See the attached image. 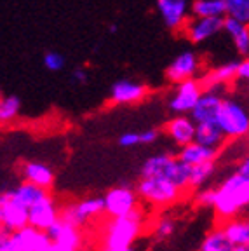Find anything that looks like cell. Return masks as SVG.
<instances>
[{
  "instance_id": "6da1fadb",
  "label": "cell",
  "mask_w": 249,
  "mask_h": 251,
  "mask_svg": "<svg viewBox=\"0 0 249 251\" xmlns=\"http://www.w3.org/2000/svg\"><path fill=\"white\" fill-rule=\"evenodd\" d=\"M249 204V176L230 175L218 190H214L213 208L222 220L239 216Z\"/></svg>"
},
{
  "instance_id": "7a4b0ae2",
  "label": "cell",
  "mask_w": 249,
  "mask_h": 251,
  "mask_svg": "<svg viewBox=\"0 0 249 251\" xmlns=\"http://www.w3.org/2000/svg\"><path fill=\"white\" fill-rule=\"evenodd\" d=\"M143 230V211L134 208L124 216L110 218L105 227V248L112 251H122L134 244Z\"/></svg>"
},
{
  "instance_id": "3957f363",
  "label": "cell",
  "mask_w": 249,
  "mask_h": 251,
  "mask_svg": "<svg viewBox=\"0 0 249 251\" xmlns=\"http://www.w3.org/2000/svg\"><path fill=\"white\" fill-rule=\"evenodd\" d=\"M188 171H190V166L181 162L173 153H157L147 159L141 166V176L166 178L183 192L188 188Z\"/></svg>"
},
{
  "instance_id": "277c9868",
  "label": "cell",
  "mask_w": 249,
  "mask_h": 251,
  "mask_svg": "<svg viewBox=\"0 0 249 251\" xmlns=\"http://www.w3.org/2000/svg\"><path fill=\"white\" fill-rule=\"evenodd\" d=\"M214 122L225 138H242L249 131V115L246 106L234 98H222Z\"/></svg>"
},
{
  "instance_id": "5b68a950",
  "label": "cell",
  "mask_w": 249,
  "mask_h": 251,
  "mask_svg": "<svg viewBox=\"0 0 249 251\" xmlns=\"http://www.w3.org/2000/svg\"><path fill=\"white\" fill-rule=\"evenodd\" d=\"M136 196L141 197L145 202L157 206V208H166L171 206L181 197L183 190H179L176 185L169 180L160 176H141L136 185Z\"/></svg>"
},
{
  "instance_id": "8992f818",
  "label": "cell",
  "mask_w": 249,
  "mask_h": 251,
  "mask_svg": "<svg viewBox=\"0 0 249 251\" xmlns=\"http://www.w3.org/2000/svg\"><path fill=\"white\" fill-rule=\"evenodd\" d=\"M103 215V197H91L84 199L80 202L66 204L59 209V220L66 224L75 225L82 228L84 225L89 224V220L98 218Z\"/></svg>"
},
{
  "instance_id": "52a82bcc",
  "label": "cell",
  "mask_w": 249,
  "mask_h": 251,
  "mask_svg": "<svg viewBox=\"0 0 249 251\" xmlns=\"http://www.w3.org/2000/svg\"><path fill=\"white\" fill-rule=\"evenodd\" d=\"M28 225V208L12 196L11 190L0 194V227L16 232Z\"/></svg>"
},
{
  "instance_id": "ba28073f",
  "label": "cell",
  "mask_w": 249,
  "mask_h": 251,
  "mask_svg": "<svg viewBox=\"0 0 249 251\" xmlns=\"http://www.w3.org/2000/svg\"><path fill=\"white\" fill-rule=\"evenodd\" d=\"M204 87L202 82L199 78H187L181 82L176 84L174 91H173L171 98H169L168 105L169 110L174 114H190L192 108L197 103L199 96L202 94Z\"/></svg>"
},
{
  "instance_id": "9c48e42d",
  "label": "cell",
  "mask_w": 249,
  "mask_h": 251,
  "mask_svg": "<svg viewBox=\"0 0 249 251\" xmlns=\"http://www.w3.org/2000/svg\"><path fill=\"white\" fill-rule=\"evenodd\" d=\"M134 208H138V196L129 187L110 188L103 196V213H106L110 218L124 216Z\"/></svg>"
},
{
  "instance_id": "30bf717a",
  "label": "cell",
  "mask_w": 249,
  "mask_h": 251,
  "mask_svg": "<svg viewBox=\"0 0 249 251\" xmlns=\"http://www.w3.org/2000/svg\"><path fill=\"white\" fill-rule=\"evenodd\" d=\"M223 28V18H199V16H188L183 28L187 39L192 44H202L206 40L218 35Z\"/></svg>"
},
{
  "instance_id": "8fae6325",
  "label": "cell",
  "mask_w": 249,
  "mask_h": 251,
  "mask_svg": "<svg viewBox=\"0 0 249 251\" xmlns=\"http://www.w3.org/2000/svg\"><path fill=\"white\" fill-rule=\"evenodd\" d=\"M199 74H200V58L194 51L179 52L166 70V77L174 84L187 78H195Z\"/></svg>"
},
{
  "instance_id": "7c38bea8",
  "label": "cell",
  "mask_w": 249,
  "mask_h": 251,
  "mask_svg": "<svg viewBox=\"0 0 249 251\" xmlns=\"http://www.w3.org/2000/svg\"><path fill=\"white\" fill-rule=\"evenodd\" d=\"M157 11L160 20L169 30H181L185 21L190 16V2L188 0H157Z\"/></svg>"
},
{
  "instance_id": "4fadbf2b",
  "label": "cell",
  "mask_w": 249,
  "mask_h": 251,
  "mask_svg": "<svg viewBox=\"0 0 249 251\" xmlns=\"http://www.w3.org/2000/svg\"><path fill=\"white\" fill-rule=\"evenodd\" d=\"M11 239L14 251H47L51 244V239L47 237L46 230H39L30 225L11 232Z\"/></svg>"
},
{
  "instance_id": "5bb4252c",
  "label": "cell",
  "mask_w": 249,
  "mask_h": 251,
  "mask_svg": "<svg viewBox=\"0 0 249 251\" xmlns=\"http://www.w3.org/2000/svg\"><path fill=\"white\" fill-rule=\"evenodd\" d=\"M59 218V208L51 196L44 197L28 208V225L39 230H47Z\"/></svg>"
},
{
  "instance_id": "9a60e30c",
  "label": "cell",
  "mask_w": 249,
  "mask_h": 251,
  "mask_svg": "<svg viewBox=\"0 0 249 251\" xmlns=\"http://www.w3.org/2000/svg\"><path fill=\"white\" fill-rule=\"evenodd\" d=\"M148 87L136 80H117L110 87V100L115 105H132V103H140L147 98Z\"/></svg>"
},
{
  "instance_id": "2e32d148",
  "label": "cell",
  "mask_w": 249,
  "mask_h": 251,
  "mask_svg": "<svg viewBox=\"0 0 249 251\" xmlns=\"http://www.w3.org/2000/svg\"><path fill=\"white\" fill-rule=\"evenodd\" d=\"M222 89H204L202 94L199 96L197 103L192 108L190 117L192 121L197 124V122H211L216 117V112H218V106L222 103Z\"/></svg>"
},
{
  "instance_id": "e0dca14e",
  "label": "cell",
  "mask_w": 249,
  "mask_h": 251,
  "mask_svg": "<svg viewBox=\"0 0 249 251\" xmlns=\"http://www.w3.org/2000/svg\"><path fill=\"white\" fill-rule=\"evenodd\" d=\"M47 237L51 239V243L63 244L66 248H72V250H80L82 248V232L78 227L70 225L63 222V220H56L54 224L46 230Z\"/></svg>"
},
{
  "instance_id": "ac0fdd59",
  "label": "cell",
  "mask_w": 249,
  "mask_h": 251,
  "mask_svg": "<svg viewBox=\"0 0 249 251\" xmlns=\"http://www.w3.org/2000/svg\"><path fill=\"white\" fill-rule=\"evenodd\" d=\"M166 133L168 136L174 141L178 147H183L190 141H194L195 136V122L192 121V117L185 114H179L176 117H173L171 121L166 124Z\"/></svg>"
},
{
  "instance_id": "d6986e66",
  "label": "cell",
  "mask_w": 249,
  "mask_h": 251,
  "mask_svg": "<svg viewBox=\"0 0 249 251\" xmlns=\"http://www.w3.org/2000/svg\"><path fill=\"white\" fill-rule=\"evenodd\" d=\"M181 162L187 166L202 164V162L216 161L218 157V149H211V147H204L197 141H190L187 145L179 147V152L176 155Z\"/></svg>"
},
{
  "instance_id": "ffe728a7",
  "label": "cell",
  "mask_w": 249,
  "mask_h": 251,
  "mask_svg": "<svg viewBox=\"0 0 249 251\" xmlns=\"http://www.w3.org/2000/svg\"><path fill=\"white\" fill-rule=\"evenodd\" d=\"M234 80H237V61L223 63L220 67L213 68L200 82L204 89H222Z\"/></svg>"
},
{
  "instance_id": "44dd1931",
  "label": "cell",
  "mask_w": 249,
  "mask_h": 251,
  "mask_svg": "<svg viewBox=\"0 0 249 251\" xmlns=\"http://www.w3.org/2000/svg\"><path fill=\"white\" fill-rule=\"evenodd\" d=\"M21 175H23L25 181L42 187L46 190H49L54 183V171L42 162H25L21 168Z\"/></svg>"
},
{
  "instance_id": "7402d4cb",
  "label": "cell",
  "mask_w": 249,
  "mask_h": 251,
  "mask_svg": "<svg viewBox=\"0 0 249 251\" xmlns=\"http://www.w3.org/2000/svg\"><path fill=\"white\" fill-rule=\"evenodd\" d=\"M222 31H226L228 37L234 40V46L237 52L244 58H248L249 52V28L248 23H242L234 18H223V28Z\"/></svg>"
},
{
  "instance_id": "603a6c76",
  "label": "cell",
  "mask_w": 249,
  "mask_h": 251,
  "mask_svg": "<svg viewBox=\"0 0 249 251\" xmlns=\"http://www.w3.org/2000/svg\"><path fill=\"white\" fill-rule=\"evenodd\" d=\"M194 141L200 143L204 147H211V149H220L225 141V134L218 127V124L214 121L211 122H197L195 124V136Z\"/></svg>"
},
{
  "instance_id": "cb8c5ba5",
  "label": "cell",
  "mask_w": 249,
  "mask_h": 251,
  "mask_svg": "<svg viewBox=\"0 0 249 251\" xmlns=\"http://www.w3.org/2000/svg\"><path fill=\"white\" fill-rule=\"evenodd\" d=\"M222 230L232 246H239V244L249 246V224L246 220H241L239 216L225 220V224L222 225Z\"/></svg>"
},
{
  "instance_id": "d4e9b609",
  "label": "cell",
  "mask_w": 249,
  "mask_h": 251,
  "mask_svg": "<svg viewBox=\"0 0 249 251\" xmlns=\"http://www.w3.org/2000/svg\"><path fill=\"white\" fill-rule=\"evenodd\" d=\"M190 16L225 18V2L223 0H194L190 4Z\"/></svg>"
},
{
  "instance_id": "484cf974",
  "label": "cell",
  "mask_w": 249,
  "mask_h": 251,
  "mask_svg": "<svg viewBox=\"0 0 249 251\" xmlns=\"http://www.w3.org/2000/svg\"><path fill=\"white\" fill-rule=\"evenodd\" d=\"M11 192H12V196L20 201V202H23L26 208H30L31 204L39 202L44 197L51 196L49 190H46V188H42V187H37V185H33V183H28V181L18 185L16 188H12Z\"/></svg>"
},
{
  "instance_id": "4316f807",
  "label": "cell",
  "mask_w": 249,
  "mask_h": 251,
  "mask_svg": "<svg viewBox=\"0 0 249 251\" xmlns=\"http://www.w3.org/2000/svg\"><path fill=\"white\" fill-rule=\"evenodd\" d=\"M214 169H216L214 161L190 166V171H188V188H190V190H195V188L202 187V185L213 176Z\"/></svg>"
},
{
  "instance_id": "83f0119b",
  "label": "cell",
  "mask_w": 249,
  "mask_h": 251,
  "mask_svg": "<svg viewBox=\"0 0 249 251\" xmlns=\"http://www.w3.org/2000/svg\"><path fill=\"white\" fill-rule=\"evenodd\" d=\"M200 251H232V244L225 237L222 227H218L206 235V239L200 244Z\"/></svg>"
},
{
  "instance_id": "f1b7e54d",
  "label": "cell",
  "mask_w": 249,
  "mask_h": 251,
  "mask_svg": "<svg viewBox=\"0 0 249 251\" xmlns=\"http://www.w3.org/2000/svg\"><path fill=\"white\" fill-rule=\"evenodd\" d=\"M21 112V101L18 96H2L0 100V126L16 121Z\"/></svg>"
},
{
  "instance_id": "f546056e",
  "label": "cell",
  "mask_w": 249,
  "mask_h": 251,
  "mask_svg": "<svg viewBox=\"0 0 249 251\" xmlns=\"http://www.w3.org/2000/svg\"><path fill=\"white\" fill-rule=\"evenodd\" d=\"M225 16L242 23H249V0H223Z\"/></svg>"
},
{
  "instance_id": "4dcf8cb0",
  "label": "cell",
  "mask_w": 249,
  "mask_h": 251,
  "mask_svg": "<svg viewBox=\"0 0 249 251\" xmlns=\"http://www.w3.org/2000/svg\"><path fill=\"white\" fill-rule=\"evenodd\" d=\"M65 63H66L65 56L56 51H49L44 54V67L49 72H61L65 68Z\"/></svg>"
},
{
  "instance_id": "1f68e13d",
  "label": "cell",
  "mask_w": 249,
  "mask_h": 251,
  "mask_svg": "<svg viewBox=\"0 0 249 251\" xmlns=\"http://www.w3.org/2000/svg\"><path fill=\"white\" fill-rule=\"evenodd\" d=\"M174 220L169 218V216H162L160 220H157L155 227H153V232H155V235L159 237V239H166V237H169V235L174 232Z\"/></svg>"
},
{
  "instance_id": "d6a6232c",
  "label": "cell",
  "mask_w": 249,
  "mask_h": 251,
  "mask_svg": "<svg viewBox=\"0 0 249 251\" xmlns=\"http://www.w3.org/2000/svg\"><path fill=\"white\" fill-rule=\"evenodd\" d=\"M195 202L204 208H211L214 202V188H204L195 196Z\"/></svg>"
},
{
  "instance_id": "836d02e7",
  "label": "cell",
  "mask_w": 249,
  "mask_h": 251,
  "mask_svg": "<svg viewBox=\"0 0 249 251\" xmlns=\"http://www.w3.org/2000/svg\"><path fill=\"white\" fill-rule=\"evenodd\" d=\"M119 145H121V147H136V145H141L140 133H134V131L124 133L121 138H119Z\"/></svg>"
},
{
  "instance_id": "e575fe53",
  "label": "cell",
  "mask_w": 249,
  "mask_h": 251,
  "mask_svg": "<svg viewBox=\"0 0 249 251\" xmlns=\"http://www.w3.org/2000/svg\"><path fill=\"white\" fill-rule=\"evenodd\" d=\"M0 251H14L12 248V239L11 232L0 227Z\"/></svg>"
},
{
  "instance_id": "d590c367",
  "label": "cell",
  "mask_w": 249,
  "mask_h": 251,
  "mask_svg": "<svg viewBox=\"0 0 249 251\" xmlns=\"http://www.w3.org/2000/svg\"><path fill=\"white\" fill-rule=\"evenodd\" d=\"M141 138V145H150V143H155L157 138H159V131L157 129H147L143 133H140Z\"/></svg>"
},
{
  "instance_id": "8d00e7d4",
  "label": "cell",
  "mask_w": 249,
  "mask_h": 251,
  "mask_svg": "<svg viewBox=\"0 0 249 251\" xmlns=\"http://www.w3.org/2000/svg\"><path fill=\"white\" fill-rule=\"evenodd\" d=\"M249 78V61L248 59H241L237 61V80H248Z\"/></svg>"
},
{
  "instance_id": "74e56055",
  "label": "cell",
  "mask_w": 249,
  "mask_h": 251,
  "mask_svg": "<svg viewBox=\"0 0 249 251\" xmlns=\"http://www.w3.org/2000/svg\"><path fill=\"white\" fill-rule=\"evenodd\" d=\"M72 78H74V82L77 84H86L87 78H89V75H87V70L86 68H75L74 74H72Z\"/></svg>"
},
{
  "instance_id": "f35d334b",
  "label": "cell",
  "mask_w": 249,
  "mask_h": 251,
  "mask_svg": "<svg viewBox=\"0 0 249 251\" xmlns=\"http://www.w3.org/2000/svg\"><path fill=\"white\" fill-rule=\"evenodd\" d=\"M239 175H242V176H249V161H248V157H244L241 161V164L237 166V171Z\"/></svg>"
},
{
  "instance_id": "ab89813d",
  "label": "cell",
  "mask_w": 249,
  "mask_h": 251,
  "mask_svg": "<svg viewBox=\"0 0 249 251\" xmlns=\"http://www.w3.org/2000/svg\"><path fill=\"white\" fill-rule=\"evenodd\" d=\"M47 251H77V250H72V248H66L63 244H58V243H51Z\"/></svg>"
},
{
  "instance_id": "60d3db41",
  "label": "cell",
  "mask_w": 249,
  "mask_h": 251,
  "mask_svg": "<svg viewBox=\"0 0 249 251\" xmlns=\"http://www.w3.org/2000/svg\"><path fill=\"white\" fill-rule=\"evenodd\" d=\"M232 251H249V246H246V244H239V246H232Z\"/></svg>"
},
{
  "instance_id": "b9f144b4",
  "label": "cell",
  "mask_w": 249,
  "mask_h": 251,
  "mask_svg": "<svg viewBox=\"0 0 249 251\" xmlns=\"http://www.w3.org/2000/svg\"><path fill=\"white\" fill-rule=\"evenodd\" d=\"M122 251H138V248H134V244H131V246H127L125 250H122Z\"/></svg>"
},
{
  "instance_id": "7bdbcfd3",
  "label": "cell",
  "mask_w": 249,
  "mask_h": 251,
  "mask_svg": "<svg viewBox=\"0 0 249 251\" xmlns=\"http://www.w3.org/2000/svg\"><path fill=\"white\" fill-rule=\"evenodd\" d=\"M119 30V26L117 25H112V26H110V31H112V33H115V31Z\"/></svg>"
},
{
  "instance_id": "ee69618b",
  "label": "cell",
  "mask_w": 249,
  "mask_h": 251,
  "mask_svg": "<svg viewBox=\"0 0 249 251\" xmlns=\"http://www.w3.org/2000/svg\"><path fill=\"white\" fill-rule=\"evenodd\" d=\"M101 251H112V250H108V248H103V250Z\"/></svg>"
},
{
  "instance_id": "f6af8a7d",
  "label": "cell",
  "mask_w": 249,
  "mask_h": 251,
  "mask_svg": "<svg viewBox=\"0 0 249 251\" xmlns=\"http://www.w3.org/2000/svg\"><path fill=\"white\" fill-rule=\"evenodd\" d=\"M2 96H4V94H2V91H0V100H2Z\"/></svg>"
}]
</instances>
